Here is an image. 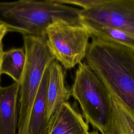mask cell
I'll return each instance as SVG.
<instances>
[{
	"instance_id": "obj_1",
	"label": "cell",
	"mask_w": 134,
	"mask_h": 134,
	"mask_svg": "<svg viewBox=\"0 0 134 134\" xmlns=\"http://www.w3.org/2000/svg\"><path fill=\"white\" fill-rule=\"evenodd\" d=\"M85 58L106 88L134 112V51L91 37Z\"/></svg>"
},
{
	"instance_id": "obj_2",
	"label": "cell",
	"mask_w": 134,
	"mask_h": 134,
	"mask_svg": "<svg viewBox=\"0 0 134 134\" xmlns=\"http://www.w3.org/2000/svg\"><path fill=\"white\" fill-rule=\"evenodd\" d=\"M80 12L57 0L0 2V24L8 32L46 37L47 27L57 21L82 24Z\"/></svg>"
},
{
	"instance_id": "obj_3",
	"label": "cell",
	"mask_w": 134,
	"mask_h": 134,
	"mask_svg": "<svg viewBox=\"0 0 134 134\" xmlns=\"http://www.w3.org/2000/svg\"><path fill=\"white\" fill-rule=\"evenodd\" d=\"M25 65L19 83V116L17 134H30L32 108L44 73L54 58L49 51L46 37L23 36Z\"/></svg>"
},
{
	"instance_id": "obj_4",
	"label": "cell",
	"mask_w": 134,
	"mask_h": 134,
	"mask_svg": "<svg viewBox=\"0 0 134 134\" xmlns=\"http://www.w3.org/2000/svg\"><path fill=\"white\" fill-rule=\"evenodd\" d=\"M71 92L87 123L103 134L111 116L109 94L103 82L85 62L79 64Z\"/></svg>"
},
{
	"instance_id": "obj_5",
	"label": "cell",
	"mask_w": 134,
	"mask_h": 134,
	"mask_svg": "<svg viewBox=\"0 0 134 134\" xmlns=\"http://www.w3.org/2000/svg\"><path fill=\"white\" fill-rule=\"evenodd\" d=\"M91 35L82 23L57 21L46 29V43L54 59L65 69H71L85 59Z\"/></svg>"
},
{
	"instance_id": "obj_6",
	"label": "cell",
	"mask_w": 134,
	"mask_h": 134,
	"mask_svg": "<svg viewBox=\"0 0 134 134\" xmlns=\"http://www.w3.org/2000/svg\"><path fill=\"white\" fill-rule=\"evenodd\" d=\"M82 20L115 28L134 36V0H105L87 9H80Z\"/></svg>"
},
{
	"instance_id": "obj_7",
	"label": "cell",
	"mask_w": 134,
	"mask_h": 134,
	"mask_svg": "<svg viewBox=\"0 0 134 134\" xmlns=\"http://www.w3.org/2000/svg\"><path fill=\"white\" fill-rule=\"evenodd\" d=\"M88 124L69 102L63 104L48 122L46 134H88Z\"/></svg>"
},
{
	"instance_id": "obj_8",
	"label": "cell",
	"mask_w": 134,
	"mask_h": 134,
	"mask_svg": "<svg viewBox=\"0 0 134 134\" xmlns=\"http://www.w3.org/2000/svg\"><path fill=\"white\" fill-rule=\"evenodd\" d=\"M71 96V90L65 84L62 66L54 60L48 66L46 96V117L48 122L63 104L68 102Z\"/></svg>"
},
{
	"instance_id": "obj_9",
	"label": "cell",
	"mask_w": 134,
	"mask_h": 134,
	"mask_svg": "<svg viewBox=\"0 0 134 134\" xmlns=\"http://www.w3.org/2000/svg\"><path fill=\"white\" fill-rule=\"evenodd\" d=\"M19 84L0 87V134H17Z\"/></svg>"
},
{
	"instance_id": "obj_10",
	"label": "cell",
	"mask_w": 134,
	"mask_h": 134,
	"mask_svg": "<svg viewBox=\"0 0 134 134\" xmlns=\"http://www.w3.org/2000/svg\"><path fill=\"white\" fill-rule=\"evenodd\" d=\"M107 90L111 111L109 123L103 134H134V112L112 92Z\"/></svg>"
},
{
	"instance_id": "obj_11",
	"label": "cell",
	"mask_w": 134,
	"mask_h": 134,
	"mask_svg": "<svg viewBox=\"0 0 134 134\" xmlns=\"http://www.w3.org/2000/svg\"><path fill=\"white\" fill-rule=\"evenodd\" d=\"M48 81V67L46 70L31 113L30 134H46L48 126L46 117V96Z\"/></svg>"
},
{
	"instance_id": "obj_12",
	"label": "cell",
	"mask_w": 134,
	"mask_h": 134,
	"mask_svg": "<svg viewBox=\"0 0 134 134\" xmlns=\"http://www.w3.org/2000/svg\"><path fill=\"white\" fill-rule=\"evenodd\" d=\"M82 23L88 29L92 37L118 44L134 51V36L91 21L82 20Z\"/></svg>"
},
{
	"instance_id": "obj_13",
	"label": "cell",
	"mask_w": 134,
	"mask_h": 134,
	"mask_svg": "<svg viewBox=\"0 0 134 134\" xmlns=\"http://www.w3.org/2000/svg\"><path fill=\"white\" fill-rule=\"evenodd\" d=\"M26 62L23 48H13L4 51L1 59V73L9 76L15 82L20 83Z\"/></svg>"
},
{
	"instance_id": "obj_14",
	"label": "cell",
	"mask_w": 134,
	"mask_h": 134,
	"mask_svg": "<svg viewBox=\"0 0 134 134\" xmlns=\"http://www.w3.org/2000/svg\"><path fill=\"white\" fill-rule=\"evenodd\" d=\"M61 4L76 5L82 8V9H87L94 7L105 0H57Z\"/></svg>"
},
{
	"instance_id": "obj_15",
	"label": "cell",
	"mask_w": 134,
	"mask_h": 134,
	"mask_svg": "<svg viewBox=\"0 0 134 134\" xmlns=\"http://www.w3.org/2000/svg\"><path fill=\"white\" fill-rule=\"evenodd\" d=\"M8 32L5 26L0 24V54H2L4 50L3 49L2 40L6 33Z\"/></svg>"
},
{
	"instance_id": "obj_16",
	"label": "cell",
	"mask_w": 134,
	"mask_h": 134,
	"mask_svg": "<svg viewBox=\"0 0 134 134\" xmlns=\"http://www.w3.org/2000/svg\"><path fill=\"white\" fill-rule=\"evenodd\" d=\"M88 134H100L97 130H94L91 132H89Z\"/></svg>"
},
{
	"instance_id": "obj_17",
	"label": "cell",
	"mask_w": 134,
	"mask_h": 134,
	"mask_svg": "<svg viewBox=\"0 0 134 134\" xmlns=\"http://www.w3.org/2000/svg\"><path fill=\"white\" fill-rule=\"evenodd\" d=\"M2 54H0V81H1V75H2L1 73V59H2ZM1 87V86H0Z\"/></svg>"
}]
</instances>
